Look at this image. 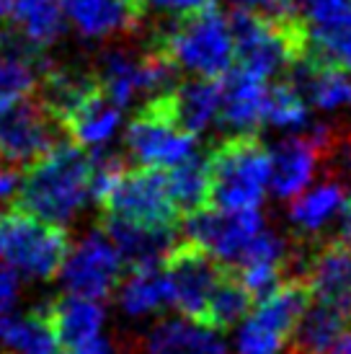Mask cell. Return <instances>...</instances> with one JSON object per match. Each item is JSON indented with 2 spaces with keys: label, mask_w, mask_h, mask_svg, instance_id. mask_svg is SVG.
I'll return each instance as SVG.
<instances>
[{
  "label": "cell",
  "mask_w": 351,
  "mask_h": 354,
  "mask_svg": "<svg viewBox=\"0 0 351 354\" xmlns=\"http://www.w3.org/2000/svg\"><path fill=\"white\" fill-rule=\"evenodd\" d=\"M91 187V153L73 140H59L55 148L34 160L21 178L10 207H19L29 215L65 225L86 205Z\"/></svg>",
  "instance_id": "6da1fadb"
},
{
  "label": "cell",
  "mask_w": 351,
  "mask_h": 354,
  "mask_svg": "<svg viewBox=\"0 0 351 354\" xmlns=\"http://www.w3.org/2000/svg\"><path fill=\"white\" fill-rule=\"evenodd\" d=\"M209 202L217 209H258L269 189V150L254 132L217 142L205 158Z\"/></svg>",
  "instance_id": "7a4b0ae2"
},
{
  "label": "cell",
  "mask_w": 351,
  "mask_h": 354,
  "mask_svg": "<svg viewBox=\"0 0 351 354\" xmlns=\"http://www.w3.org/2000/svg\"><path fill=\"white\" fill-rule=\"evenodd\" d=\"M233 59L238 68L256 78L282 75L305 55V34L297 16H269L258 10L238 8L230 16Z\"/></svg>",
  "instance_id": "3957f363"
},
{
  "label": "cell",
  "mask_w": 351,
  "mask_h": 354,
  "mask_svg": "<svg viewBox=\"0 0 351 354\" xmlns=\"http://www.w3.org/2000/svg\"><path fill=\"white\" fill-rule=\"evenodd\" d=\"M150 41L166 52L178 70H189L199 78H220L233 65L230 19L215 8V3L186 16H176L173 24L155 31Z\"/></svg>",
  "instance_id": "277c9868"
},
{
  "label": "cell",
  "mask_w": 351,
  "mask_h": 354,
  "mask_svg": "<svg viewBox=\"0 0 351 354\" xmlns=\"http://www.w3.org/2000/svg\"><path fill=\"white\" fill-rule=\"evenodd\" d=\"M70 251L62 225L39 220L19 207L0 212V254L16 272L31 279H52Z\"/></svg>",
  "instance_id": "5b68a950"
},
{
  "label": "cell",
  "mask_w": 351,
  "mask_h": 354,
  "mask_svg": "<svg viewBox=\"0 0 351 354\" xmlns=\"http://www.w3.org/2000/svg\"><path fill=\"white\" fill-rule=\"evenodd\" d=\"M310 303L303 277H284L258 308L243 318L235 336V354H279L292 339L294 326Z\"/></svg>",
  "instance_id": "8992f818"
},
{
  "label": "cell",
  "mask_w": 351,
  "mask_h": 354,
  "mask_svg": "<svg viewBox=\"0 0 351 354\" xmlns=\"http://www.w3.org/2000/svg\"><path fill=\"white\" fill-rule=\"evenodd\" d=\"M62 140V127L37 93L0 96V160L29 168Z\"/></svg>",
  "instance_id": "52a82bcc"
},
{
  "label": "cell",
  "mask_w": 351,
  "mask_h": 354,
  "mask_svg": "<svg viewBox=\"0 0 351 354\" xmlns=\"http://www.w3.org/2000/svg\"><path fill=\"white\" fill-rule=\"evenodd\" d=\"M98 207L101 215L160 227H176L181 215L168 194L166 174H160V168L147 166L124 168V174L114 181V187L104 194Z\"/></svg>",
  "instance_id": "ba28073f"
},
{
  "label": "cell",
  "mask_w": 351,
  "mask_h": 354,
  "mask_svg": "<svg viewBox=\"0 0 351 354\" xmlns=\"http://www.w3.org/2000/svg\"><path fill=\"white\" fill-rule=\"evenodd\" d=\"M129 156L140 166L171 168L194 153L196 138L176 124L160 96L147 99L124 132Z\"/></svg>",
  "instance_id": "9c48e42d"
},
{
  "label": "cell",
  "mask_w": 351,
  "mask_h": 354,
  "mask_svg": "<svg viewBox=\"0 0 351 354\" xmlns=\"http://www.w3.org/2000/svg\"><path fill=\"white\" fill-rule=\"evenodd\" d=\"M305 55L351 75V0H294Z\"/></svg>",
  "instance_id": "30bf717a"
},
{
  "label": "cell",
  "mask_w": 351,
  "mask_h": 354,
  "mask_svg": "<svg viewBox=\"0 0 351 354\" xmlns=\"http://www.w3.org/2000/svg\"><path fill=\"white\" fill-rule=\"evenodd\" d=\"M160 266H163V274L168 279L171 305L186 318L202 324L209 292H212V287L220 279L225 266L189 238L176 241L171 251L163 256Z\"/></svg>",
  "instance_id": "8fae6325"
},
{
  "label": "cell",
  "mask_w": 351,
  "mask_h": 354,
  "mask_svg": "<svg viewBox=\"0 0 351 354\" xmlns=\"http://www.w3.org/2000/svg\"><path fill=\"white\" fill-rule=\"evenodd\" d=\"M261 227L263 217L258 209L202 207L186 215L184 233L222 266H235Z\"/></svg>",
  "instance_id": "7c38bea8"
},
{
  "label": "cell",
  "mask_w": 351,
  "mask_h": 354,
  "mask_svg": "<svg viewBox=\"0 0 351 354\" xmlns=\"http://www.w3.org/2000/svg\"><path fill=\"white\" fill-rule=\"evenodd\" d=\"M59 272L68 292L104 300L122 279V256L104 230H91L78 246L68 251Z\"/></svg>",
  "instance_id": "4fadbf2b"
},
{
  "label": "cell",
  "mask_w": 351,
  "mask_h": 354,
  "mask_svg": "<svg viewBox=\"0 0 351 354\" xmlns=\"http://www.w3.org/2000/svg\"><path fill=\"white\" fill-rule=\"evenodd\" d=\"M300 277L310 290V297L351 315V254L341 241L310 243Z\"/></svg>",
  "instance_id": "5bb4252c"
},
{
  "label": "cell",
  "mask_w": 351,
  "mask_h": 354,
  "mask_svg": "<svg viewBox=\"0 0 351 354\" xmlns=\"http://www.w3.org/2000/svg\"><path fill=\"white\" fill-rule=\"evenodd\" d=\"M59 8L88 39H124L145 13L132 0H59Z\"/></svg>",
  "instance_id": "9a60e30c"
},
{
  "label": "cell",
  "mask_w": 351,
  "mask_h": 354,
  "mask_svg": "<svg viewBox=\"0 0 351 354\" xmlns=\"http://www.w3.org/2000/svg\"><path fill=\"white\" fill-rule=\"evenodd\" d=\"M321 166V148L315 140L287 138L269 153V187L279 199H294L303 194Z\"/></svg>",
  "instance_id": "2e32d148"
},
{
  "label": "cell",
  "mask_w": 351,
  "mask_h": 354,
  "mask_svg": "<svg viewBox=\"0 0 351 354\" xmlns=\"http://www.w3.org/2000/svg\"><path fill=\"white\" fill-rule=\"evenodd\" d=\"M220 78H194L189 83H176L171 91L160 93L171 119L194 138L220 122Z\"/></svg>",
  "instance_id": "e0dca14e"
},
{
  "label": "cell",
  "mask_w": 351,
  "mask_h": 354,
  "mask_svg": "<svg viewBox=\"0 0 351 354\" xmlns=\"http://www.w3.org/2000/svg\"><path fill=\"white\" fill-rule=\"evenodd\" d=\"M44 315H47L49 331L55 336L59 352L86 344L88 339L98 336L101 326L106 321L104 305L83 295H62L49 300L44 303Z\"/></svg>",
  "instance_id": "ac0fdd59"
},
{
  "label": "cell",
  "mask_w": 351,
  "mask_h": 354,
  "mask_svg": "<svg viewBox=\"0 0 351 354\" xmlns=\"http://www.w3.org/2000/svg\"><path fill=\"white\" fill-rule=\"evenodd\" d=\"M220 122L227 129H235V135L256 132L266 111V80L235 68L233 73L227 70L220 75Z\"/></svg>",
  "instance_id": "d6986e66"
},
{
  "label": "cell",
  "mask_w": 351,
  "mask_h": 354,
  "mask_svg": "<svg viewBox=\"0 0 351 354\" xmlns=\"http://www.w3.org/2000/svg\"><path fill=\"white\" fill-rule=\"evenodd\" d=\"M101 230L111 238L122 261H127L129 266L160 264L163 256L178 241L176 227L140 225V223H129L111 215H101Z\"/></svg>",
  "instance_id": "ffe728a7"
},
{
  "label": "cell",
  "mask_w": 351,
  "mask_h": 354,
  "mask_svg": "<svg viewBox=\"0 0 351 354\" xmlns=\"http://www.w3.org/2000/svg\"><path fill=\"white\" fill-rule=\"evenodd\" d=\"M346 205H349L346 184L336 176H325L318 187L305 192L303 197L297 194V199L290 207V223L294 227L297 241L315 243L318 236L328 227V223L341 215Z\"/></svg>",
  "instance_id": "44dd1931"
},
{
  "label": "cell",
  "mask_w": 351,
  "mask_h": 354,
  "mask_svg": "<svg viewBox=\"0 0 351 354\" xmlns=\"http://www.w3.org/2000/svg\"><path fill=\"white\" fill-rule=\"evenodd\" d=\"M145 354H230L220 331L191 318H163L147 331Z\"/></svg>",
  "instance_id": "7402d4cb"
},
{
  "label": "cell",
  "mask_w": 351,
  "mask_h": 354,
  "mask_svg": "<svg viewBox=\"0 0 351 354\" xmlns=\"http://www.w3.org/2000/svg\"><path fill=\"white\" fill-rule=\"evenodd\" d=\"M119 122H122V109L104 91L96 88L62 119V132H68L70 140L80 148H93L111 140Z\"/></svg>",
  "instance_id": "603a6c76"
},
{
  "label": "cell",
  "mask_w": 351,
  "mask_h": 354,
  "mask_svg": "<svg viewBox=\"0 0 351 354\" xmlns=\"http://www.w3.org/2000/svg\"><path fill=\"white\" fill-rule=\"evenodd\" d=\"M119 308L129 318H142L153 315L171 305V292H168V279L163 274L160 264L129 266V274L119 279L117 285Z\"/></svg>",
  "instance_id": "cb8c5ba5"
},
{
  "label": "cell",
  "mask_w": 351,
  "mask_h": 354,
  "mask_svg": "<svg viewBox=\"0 0 351 354\" xmlns=\"http://www.w3.org/2000/svg\"><path fill=\"white\" fill-rule=\"evenodd\" d=\"M351 326V315L333 308V305L318 303L312 308H305L292 334V354H325L343 331Z\"/></svg>",
  "instance_id": "d4e9b609"
},
{
  "label": "cell",
  "mask_w": 351,
  "mask_h": 354,
  "mask_svg": "<svg viewBox=\"0 0 351 354\" xmlns=\"http://www.w3.org/2000/svg\"><path fill=\"white\" fill-rule=\"evenodd\" d=\"M251 305H254L251 292L245 290L233 269L225 266L220 279H217L212 292H209L202 324L215 328V331H227V328L238 326L245 315L251 313Z\"/></svg>",
  "instance_id": "484cf974"
},
{
  "label": "cell",
  "mask_w": 351,
  "mask_h": 354,
  "mask_svg": "<svg viewBox=\"0 0 351 354\" xmlns=\"http://www.w3.org/2000/svg\"><path fill=\"white\" fill-rule=\"evenodd\" d=\"M6 19L44 50L65 34V13L59 0H10Z\"/></svg>",
  "instance_id": "4316f807"
},
{
  "label": "cell",
  "mask_w": 351,
  "mask_h": 354,
  "mask_svg": "<svg viewBox=\"0 0 351 354\" xmlns=\"http://www.w3.org/2000/svg\"><path fill=\"white\" fill-rule=\"evenodd\" d=\"M166 187L178 212L189 215L194 209L207 207V202H209V176H207L205 158L191 153L189 158L171 166V171L166 174Z\"/></svg>",
  "instance_id": "83f0119b"
},
{
  "label": "cell",
  "mask_w": 351,
  "mask_h": 354,
  "mask_svg": "<svg viewBox=\"0 0 351 354\" xmlns=\"http://www.w3.org/2000/svg\"><path fill=\"white\" fill-rule=\"evenodd\" d=\"M3 339L6 344L19 354H59V346L55 342V336L49 331L47 315H44V305L34 308L31 313L23 318H6L3 326Z\"/></svg>",
  "instance_id": "f1b7e54d"
},
{
  "label": "cell",
  "mask_w": 351,
  "mask_h": 354,
  "mask_svg": "<svg viewBox=\"0 0 351 354\" xmlns=\"http://www.w3.org/2000/svg\"><path fill=\"white\" fill-rule=\"evenodd\" d=\"M263 122H269L276 129H307L310 124L307 99L290 78H282L272 88H266Z\"/></svg>",
  "instance_id": "f546056e"
},
{
  "label": "cell",
  "mask_w": 351,
  "mask_h": 354,
  "mask_svg": "<svg viewBox=\"0 0 351 354\" xmlns=\"http://www.w3.org/2000/svg\"><path fill=\"white\" fill-rule=\"evenodd\" d=\"M49 62H34V59L6 55L0 52V96H23L34 93L39 75Z\"/></svg>",
  "instance_id": "4dcf8cb0"
},
{
  "label": "cell",
  "mask_w": 351,
  "mask_h": 354,
  "mask_svg": "<svg viewBox=\"0 0 351 354\" xmlns=\"http://www.w3.org/2000/svg\"><path fill=\"white\" fill-rule=\"evenodd\" d=\"M142 3H147L150 8L160 10V13H168V16H186V13L212 6L215 0H142Z\"/></svg>",
  "instance_id": "1f68e13d"
},
{
  "label": "cell",
  "mask_w": 351,
  "mask_h": 354,
  "mask_svg": "<svg viewBox=\"0 0 351 354\" xmlns=\"http://www.w3.org/2000/svg\"><path fill=\"white\" fill-rule=\"evenodd\" d=\"M21 178H23V168L0 160V205H6V202L10 205V199L16 197L21 187Z\"/></svg>",
  "instance_id": "d6a6232c"
},
{
  "label": "cell",
  "mask_w": 351,
  "mask_h": 354,
  "mask_svg": "<svg viewBox=\"0 0 351 354\" xmlns=\"http://www.w3.org/2000/svg\"><path fill=\"white\" fill-rule=\"evenodd\" d=\"M238 8L258 10L269 16H287L294 10V0H233Z\"/></svg>",
  "instance_id": "836d02e7"
},
{
  "label": "cell",
  "mask_w": 351,
  "mask_h": 354,
  "mask_svg": "<svg viewBox=\"0 0 351 354\" xmlns=\"http://www.w3.org/2000/svg\"><path fill=\"white\" fill-rule=\"evenodd\" d=\"M19 297V274L10 266H0V313H6Z\"/></svg>",
  "instance_id": "e575fe53"
},
{
  "label": "cell",
  "mask_w": 351,
  "mask_h": 354,
  "mask_svg": "<svg viewBox=\"0 0 351 354\" xmlns=\"http://www.w3.org/2000/svg\"><path fill=\"white\" fill-rule=\"evenodd\" d=\"M59 354H117V352H114L111 342L93 336V339H88L86 344L73 346V349H68V352H59Z\"/></svg>",
  "instance_id": "d590c367"
},
{
  "label": "cell",
  "mask_w": 351,
  "mask_h": 354,
  "mask_svg": "<svg viewBox=\"0 0 351 354\" xmlns=\"http://www.w3.org/2000/svg\"><path fill=\"white\" fill-rule=\"evenodd\" d=\"M341 230H339V241L343 243V248L351 254V202L346 207H343L341 215Z\"/></svg>",
  "instance_id": "8d00e7d4"
},
{
  "label": "cell",
  "mask_w": 351,
  "mask_h": 354,
  "mask_svg": "<svg viewBox=\"0 0 351 354\" xmlns=\"http://www.w3.org/2000/svg\"><path fill=\"white\" fill-rule=\"evenodd\" d=\"M325 354H351V328H346L341 339H339Z\"/></svg>",
  "instance_id": "74e56055"
},
{
  "label": "cell",
  "mask_w": 351,
  "mask_h": 354,
  "mask_svg": "<svg viewBox=\"0 0 351 354\" xmlns=\"http://www.w3.org/2000/svg\"><path fill=\"white\" fill-rule=\"evenodd\" d=\"M8 8H10V0H0V21L8 16Z\"/></svg>",
  "instance_id": "f35d334b"
},
{
  "label": "cell",
  "mask_w": 351,
  "mask_h": 354,
  "mask_svg": "<svg viewBox=\"0 0 351 354\" xmlns=\"http://www.w3.org/2000/svg\"><path fill=\"white\" fill-rule=\"evenodd\" d=\"M132 3H135V6H140V8L145 10V3H142V0H132Z\"/></svg>",
  "instance_id": "ab89813d"
},
{
  "label": "cell",
  "mask_w": 351,
  "mask_h": 354,
  "mask_svg": "<svg viewBox=\"0 0 351 354\" xmlns=\"http://www.w3.org/2000/svg\"><path fill=\"white\" fill-rule=\"evenodd\" d=\"M3 326H6V318H3V315H0V334H3Z\"/></svg>",
  "instance_id": "60d3db41"
},
{
  "label": "cell",
  "mask_w": 351,
  "mask_h": 354,
  "mask_svg": "<svg viewBox=\"0 0 351 354\" xmlns=\"http://www.w3.org/2000/svg\"><path fill=\"white\" fill-rule=\"evenodd\" d=\"M0 354H6V352H0Z\"/></svg>",
  "instance_id": "b9f144b4"
},
{
  "label": "cell",
  "mask_w": 351,
  "mask_h": 354,
  "mask_svg": "<svg viewBox=\"0 0 351 354\" xmlns=\"http://www.w3.org/2000/svg\"><path fill=\"white\" fill-rule=\"evenodd\" d=\"M290 354H292V352H290Z\"/></svg>",
  "instance_id": "7bdbcfd3"
}]
</instances>
